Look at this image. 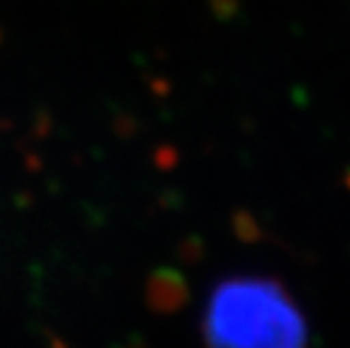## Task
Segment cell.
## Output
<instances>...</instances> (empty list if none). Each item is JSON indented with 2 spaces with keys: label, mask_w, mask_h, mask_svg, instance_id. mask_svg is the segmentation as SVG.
I'll return each mask as SVG.
<instances>
[{
  "label": "cell",
  "mask_w": 350,
  "mask_h": 348,
  "mask_svg": "<svg viewBox=\"0 0 350 348\" xmlns=\"http://www.w3.org/2000/svg\"><path fill=\"white\" fill-rule=\"evenodd\" d=\"M204 335L211 348H303L305 323L273 280L235 276L208 299Z\"/></svg>",
  "instance_id": "obj_1"
}]
</instances>
